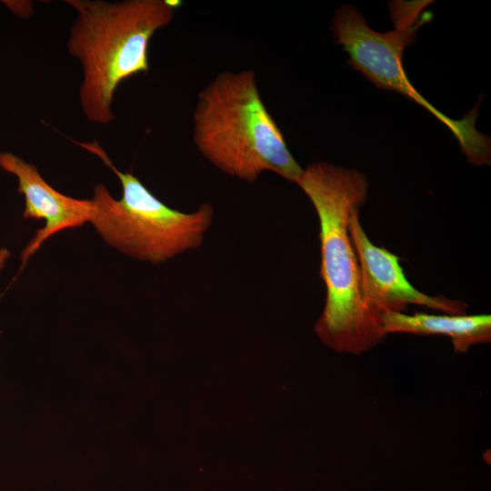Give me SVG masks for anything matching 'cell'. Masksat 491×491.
I'll return each mask as SVG.
<instances>
[{"label":"cell","mask_w":491,"mask_h":491,"mask_svg":"<svg viewBox=\"0 0 491 491\" xmlns=\"http://www.w3.org/2000/svg\"><path fill=\"white\" fill-rule=\"evenodd\" d=\"M295 183L313 204L320 225V276L326 297L315 332L337 352L359 355L368 351L386 334L363 300L359 264L349 231L353 211L366 199L367 178L359 171L320 162L303 169Z\"/></svg>","instance_id":"cell-1"},{"label":"cell","mask_w":491,"mask_h":491,"mask_svg":"<svg viewBox=\"0 0 491 491\" xmlns=\"http://www.w3.org/2000/svg\"><path fill=\"white\" fill-rule=\"evenodd\" d=\"M77 13L67 48L83 68L80 101L91 122L114 119V94L120 83L149 70L148 46L154 34L169 25L177 0L65 1Z\"/></svg>","instance_id":"cell-2"},{"label":"cell","mask_w":491,"mask_h":491,"mask_svg":"<svg viewBox=\"0 0 491 491\" xmlns=\"http://www.w3.org/2000/svg\"><path fill=\"white\" fill-rule=\"evenodd\" d=\"M194 141L222 172L255 182L266 171L290 181L303 168L260 95L255 72L225 71L198 94Z\"/></svg>","instance_id":"cell-3"},{"label":"cell","mask_w":491,"mask_h":491,"mask_svg":"<svg viewBox=\"0 0 491 491\" xmlns=\"http://www.w3.org/2000/svg\"><path fill=\"white\" fill-rule=\"evenodd\" d=\"M429 1H395L389 5L395 29H372L352 5H344L335 13L331 29L335 41L348 55L347 62L376 86L395 91L429 111L445 125L458 141L472 165H490L489 136L476 128L477 105L461 119H452L430 104L409 81L403 65V54L417 31L432 18L424 11Z\"/></svg>","instance_id":"cell-4"},{"label":"cell","mask_w":491,"mask_h":491,"mask_svg":"<svg viewBox=\"0 0 491 491\" xmlns=\"http://www.w3.org/2000/svg\"><path fill=\"white\" fill-rule=\"evenodd\" d=\"M75 143L99 157L122 185L120 199L102 184L95 185L92 198L95 212L90 223L109 246L134 258L159 264L202 244L214 216L209 204H202L193 213L169 207L132 173L118 170L98 142Z\"/></svg>","instance_id":"cell-5"},{"label":"cell","mask_w":491,"mask_h":491,"mask_svg":"<svg viewBox=\"0 0 491 491\" xmlns=\"http://www.w3.org/2000/svg\"><path fill=\"white\" fill-rule=\"evenodd\" d=\"M349 231L359 264L363 300L376 319L381 321L387 312H403L409 304L448 315L466 313L467 305L463 301L431 296L413 286L398 256L369 240L359 221V209L351 215Z\"/></svg>","instance_id":"cell-6"},{"label":"cell","mask_w":491,"mask_h":491,"mask_svg":"<svg viewBox=\"0 0 491 491\" xmlns=\"http://www.w3.org/2000/svg\"><path fill=\"white\" fill-rule=\"evenodd\" d=\"M0 167L17 180V192L25 198L23 217L45 220V225L22 252L23 265L52 235L90 223L95 212L92 199H77L60 193L43 178L35 165L12 153L0 154Z\"/></svg>","instance_id":"cell-7"},{"label":"cell","mask_w":491,"mask_h":491,"mask_svg":"<svg viewBox=\"0 0 491 491\" xmlns=\"http://www.w3.org/2000/svg\"><path fill=\"white\" fill-rule=\"evenodd\" d=\"M386 334L443 335L451 338L456 352L466 353L476 344L491 339L490 315H433L387 312L381 317Z\"/></svg>","instance_id":"cell-8"},{"label":"cell","mask_w":491,"mask_h":491,"mask_svg":"<svg viewBox=\"0 0 491 491\" xmlns=\"http://www.w3.org/2000/svg\"><path fill=\"white\" fill-rule=\"evenodd\" d=\"M11 256V252L5 247L0 248V271L5 266L7 260Z\"/></svg>","instance_id":"cell-9"},{"label":"cell","mask_w":491,"mask_h":491,"mask_svg":"<svg viewBox=\"0 0 491 491\" xmlns=\"http://www.w3.org/2000/svg\"><path fill=\"white\" fill-rule=\"evenodd\" d=\"M0 336H1V330H0Z\"/></svg>","instance_id":"cell-10"}]
</instances>
